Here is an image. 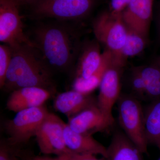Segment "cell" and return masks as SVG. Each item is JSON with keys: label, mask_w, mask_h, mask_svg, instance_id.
I'll use <instances>...</instances> for the list:
<instances>
[{"label": "cell", "mask_w": 160, "mask_h": 160, "mask_svg": "<svg viewBox=\"0 0 160 160\" xmlns=\"http://www.w3.org/2000/svg\"><path fill=\"white\" fill-rule=\"evenodd\" d=\"M66 123L53 113H48L37 132L36 137L40 151L45 154L58 156L70 152L64 137Z\"/></svg>", "instance_id": "cell-8"}, {"label": "cell", "mask_w": 160, "mask_h": 160, "mask_svg": "<svg viewBox=\"0 0 160 160\" xmlns=\"http://www.w3.org/2000/svg\"><path fill=\"white\" fill-rule=\"evenodd\" d=\"M144 98L152 102L160 99V79L147 85Z\"/></svg>", "instance_id": "cell-23"}, {"label": "cell", "mask_w": 160, "mask_h": 160, "mask_svg": "<svg viewBox=\"0 0 160 160\" xmlns=\"http://www.w3.org/2000/svg\"><path fill=\"white\" fill-rule=\"evenodd\" d=\"M52 91L37 87L20 88L12 91L6 103L9 111L18 112L24 109L43 106Z\"/></svg>", "instance_id": "cell-12"}, {"label": "cell", "mask_w": 160, "mask_h": 160, "mask_svg": "<svg viewBox=\"0 0 160 160\" xmlns=\"http://www.w3.org/2000/svg\"><path fill=\"white\" fill-rule=\"evenodd\" d=\"M128 33L126 42L121 52L123 59L127 61L128 58L142 53L149 43V38L127 27Z\"/></svg>", "instance_id": "cell-19"}, {"label": "cell", "mask_w": 160, "mask_h": 160, "mask_svg": "<svg viewBox=\"0 0 160 160\" xmlns=\"http://www.w3.org/2000/svg\"><path fill=\"white\" fill-rule=\"evenodd\" d=\"M92 27L96 39L105 49L111 52L116 61L126 65L121 52L126 42L128 29L122 14L113 15L109 10L102 12L93 21Z\"/></svg>", "instance_id": "cell-5"}, {"label": "cell", "mask_w": 160, "mask_h": 160, "mask_svg": "<svg viewBox=\"0 0 160 160\" xmlns=\"http://www.w3.org/2000/svg\"><path fill=\"white\" fill-rule=\"evenodd\" d=\"M157 160H160V158H159Z\"/></svg>", "instance_id": "cell-33"}, {"label": "cell", "mask_w": 160, "mask_h": 160, "mask_svg": "<svg viewBox=\"0 0 160 160\" xmlns=\"http://www.w3.org/2000/svg\"><path fill=\"white\" fill-rule=\"evenodd\" d=\"M12 49L6 44L0 46V87L3 89L5 85L6 74L12 58Z\"/></svg>", "instance_id": "cell-21"}, {"label": "cell", "mask_w": 160, "mask_h": 160, "mask_svg": "<svg viewBox=\"0 0 160 160\" xmlns=\"http://www.w3.org/2000/svg\"><path fill=\"white\" fill-rule=\"evenodd\" d=\"M107 154L106 160H144L143 152L121 130L113 133Z\"/></svg>", "instance_id": "cell-16"}, {"label": "cell", "mask_w": 160, "mask_h": 160, "mask_svg": "<svg viewBox=\"0 0 160 160\" xmlns=\"http://www.w3.org/2000/svg\"><path fill=\"white\" fill-rule=\"evenodd\" d=\"M49 112L43 106L17 112L12 119L5 124L8 144L12 147H16L26 144L31 138L36 137L40 126Z\"/></svg>", "instance_id": "cell-6"}, {"label": "cell", "mask_w": 160, "mask_h": 160, "mask_svg": "<svg viewBox=\"0 0 160 160\" xmlns=\"http://www.w3.org/2000/svg\"><path fill=\"white\" fill-rule=\"evenodd\" d=\"M132 0H110L109 11L113 15L122 14Z\"/></svg>", "instance_id": "cell-24"}, {"label": "cell", "mask_w": 160, "mask_h": 160, "mask_svg": "<svg viewBox=\"0 0 160 160\" xmlns=\"http://www.w3.org/2000/svg\"><path fill=\"white\" fill-rule=\"evenodd\" d=\"M64 137L66 147L71 152L100 155L106 158L107 148L99 142L91 135L76 132L66 124Z\"/></svg>", "instance_id": "cell-15"}, {"label": "cell", "mask_w": 160, "mask_h": 160, "mask_svg": "<svg viewBox=\"0 0 160 160\" xmlns=\"http://www.w3.org/2000/svg\"><path fill=\"white\" fill-rule=\"evenodd\" d=\"M145 132L148 144L160 150V99L152 102L144 112Z\"/></svg>", "instance_id": "cell-18"}, {"label": "cell", "mask_w": 160, "mask_h": 160, "mask_svg": "<svg viewBox=\"0 0 160 160\" xmlns=\"http://www.w3.org/2000/svg\"><path fill=\"white\" fill-rule=\"evenodd\" d=\"M24 160H32V158H27Z\"/></svg>", "instance_id": "cell-32"}, {"label": "cell", "mask_w": 160, "mask_h": 160, "mask_svg": "<svg viewBox=\"0 0 160 160\" xmlns=\"http://www.w3.org/2000/svg\"><path fill=\"white\" fill-rule=\"evenodd\" d=\"M154 0H132L122 13V18L129 29L149 38L153 14Z\"/></svg>", "instance_id": "cell-10"}, {"label": "cell", "mask_w": 160, "mask_h": 160, "mask_svg": "<svg viewBox=\"0 0 160 160\" xmlns=\"http://www.w3.org/2000/svg\"><path fill=\"white\" fill-rule=\"evenodd\" d=\"M131 72L139 76L147 85L160 79V67L152 63L147 66L132 67Z\"/></svg>", "instance_id": "cell-20"}, {"label": "cell", "mask_w": 160, "mask_h": 160, "mask_svg": "<svg viewBox=\"0 0 160 160\" xmlns=\"http://www.w3.org/2000/svg\"><path fill=\"white\" fill-rule=\"evenodd\" d=\"M152 63L156 64L160 67V55L154 58V59L152 61Z\"/></svg>", "instance_id": "cell-30"}, {"label": "cell", "mask_w": 160, "mask_h": 160, "mask_svg": "<svg viewBox=\"0 0 160 160\" xmlns=\"http://www.w3.org/2000/svg\"><path fill=\"white\" fill-rule=\"evenodd\" d=\"M124 66L113 61L106 70L99 86L97 105L100 110L112 123L114 119L112 108L117 102L121 90V78Z\"/></svg>", "instance_id": "cell-9"}, {"label": "cell", "mask_w": 160, "mask_h": 160, "mask_svg": "<svg viewBox=\"0 0 160 160\" xmlns=\"http://www.w3.org/2000/svg\"><path fill=\"white\" fill-rule=\"evenodd\" d=\"M113 124L97 104L69 118L68 124L76 132L92 135L96 132L106 130Z\"/></svg>", "instance_id": "cell-11"}, {"label": "cell", "mask_w": 160, "mask_h": 160, "mask_svg": "<svg viewBox=\"0 0 160 160\" xmlns=\"http://www.w3.org/2000/svg\"><path fill=\"white\" fill-rule=\"evenodd\" d=\"M12 49L4 88L13 91L24 87H37L52 91L51 69L39 50L28 45Z\"/></svg>", "instance_id": "cell-2"}, {"label": "cell", "mask_w": 160, "mask_h": 160, "mask_svg": "<svg viewBox=\"0 0 160 160\" xmlns=\"http://www.w3.org/2000/svg\"><path fill=\"white\" fill-rule=\"evenodd\" d=\"M76 25L53 20L34 28L32 42L52 71H69L75 66L83 42Z\"/></svg>", "instance_id": "cell-1"}, {"label": "cell", "mask_w": 160, "mask_h": 160, "mask_svg": "<svg viewBox=\"0 0 160 160\" xmlns=\"http://www.w3.org/2000/svg\"><path fill=\"white\" fill-rule=\"evenodd\" d=\"M12 147L9 144L1 143L0 160H17L11 151Z\"/></svg>", "instance_id": "cell-26"}, {"label": "cell", "mask_w": 160, "mask_h": 160, "mask_svg": "<svg viewBox=\"0 0 160 160\" xmlns=\"http://www.w3.org/2000/svg\"><path fill=\"white\" fill-rule=\"evenodd\" d=\"M100 44L96 39L83 41L76 63L75 79H87L97 70L102 54Z\"/></svg>", "instance_id": "cell-13"}, {"label": "cell", "mask_w": 160, "mask_h": 160, "mask_svg": "<svg viewBox=\"0 0 160 160\" xmlns=\"http://www.w3.org/2000/svg\"><path fill=\"white\" fill-rule=\"evenodd\" d=\"M96 0H38L32 5V15L39 19L77 22L88 17Z\"/></svg>", "instance_id": "cell-3"}, {"label": "cell", "mask_w": 160, "mask_h": 160, "mask_svg": "<svg viewBox=\"0 0 160 160\" xmlns=\"http://www.w3.org/2000/svg\"><path fill=\"white\" fill-rule=\"evenodd\" d=\"M118 119L122 131L143 153H148L144 112L133 94L122 93L117 102Z\"/></svg>", "instance_id": "cell-4"}, {"label": "cell", "mask_w": 160, "mask_h": 160, "mask_svg": "<svg viewBox=\"0 0 160 160\" xmlns=\"http://www.w3.org/2000/svg\"><path fill=\"white\" fill-rule=\"evenodd\" d=\"M130 85L135 96L137 97L144 98L147 84L138 75L131 72Z\"/></svg>", "instance_id": "cell-22"}, {"label": "cell", "mask_w": 160, "mask_h": 160, "mask_svg": "<svg viewBox=\"0 0 160 160\" xmlns=\"http://www.w3.org/2000/svg\"><path fill=\"white\" fill-rule=\"evenodd\" d=\"M32 160H59L57 158H56L47 157L36 156L32 158Z\"/></svg>", "instance_id": "cell-29"}, {"label": "cell", "mask_w": 160, "mask_h": 160, "mask_svg": "<svg viewBox=\"0 0 160 160\" xmlns=\"http://www.w3.org/2000/svg\"><path fill=\"white\" fill-rule=\"evenodd\" d=\"M113 61L111 51L105 49L102 54V62L97 70L87 79H74L73 89L84 93L89 94L99 87L106 70Z\"/></svg>", "instance_id": "cell-17"}, {"label": "cell", "mask_w": 160, "mask_h": 160, "mask_svg": "<svg viewBox=\"0 0 160 160\" xmlns=\"http://www.w3.org/2000/svg\"><path fill=\"white\" fill-rule=\"evenodd\" d=\"M97 104V99L91 93H84L73 89L59 94L55 100L54 106L56 110L69 119Z\"/></svg>", "instance_id": "cell-14"}, {"label": "cell", "mask_w": 160, "mask_h": 160, "mask_svg": "<svg viewBox=\"0 0 160 160\" xmlns=\"http://www.w3.org/2000/svg\"><path fill=\"white\" fill-rule=\"evenodd\" d=\"M156 21L158 39L159 42L160 43V2L158 6L157 11Z\"/></svg>", "instance_id": "cell-27"}, {"label": "cell", "mask_w": 160, "mask_h": 160, "mask_svg": "<svg viewBox=\"0 0 160 160\" xmlns=\"http://www.w3.org/2000/svg\"><path fill=\"white\" fill-rule=\"evenodd\" d=\"M21 6L26 4H32L38 0H15Z\"/></svg>", "instance_id": "cell-28"}, {"label": "cell", "mask_w": 160, "mask_h": 160, "mask_svg": "<svg viewBox=\"0 0 160 160\" xmlns=\"http://www.w3.org/2000/svg\"><path fill=\"white\" fill-rule=\"evenodd\" d=\"M19 7L15 0H0V41L12 48L22 45L36 48L24 32Z\"/></svg>", "instance_id": "cell-7"}, {"label": "cell", "mask_w": 160, "mask_h": 160, "mask_svg": "<svg viewBox=\"0 0 160 160\" xmlns=\"http://www.w3.org/2000/svg\"><path fill=\"white\" fill-rule=\"evenodd\" d=\"M57 158L59 160H69L67 159L64 156L62 155L58 156Z\"/></svg>", "instance_id": "cell-31"}, {"label": "cell", "mask_w": 160, "mask_h": 160, "mask_svg": "<svg viewBox=\"0 0 160 160\" xmlns=\"http://www.w3.org/2000/svg\"><path fill=\"white\" fill-rule=\"evenodd\" d=\"M69 160H106L105 158L98 159L96 157L95 155L89 153H77L70 152L62 154Z\"/></svg>", "instance_id": "cell-25"}]
</instances>
